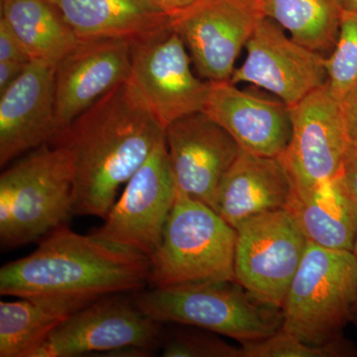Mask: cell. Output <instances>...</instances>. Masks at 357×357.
<instances>
[{
	"mask_svg": "<svg viewBox=\"0 0 357 357\" xmlns=\"http://www.w3.org/2000/svg\"><path fill=\"white\" fill-rule=\"evenodd\" d=\"M165 138V128L135 86L121 84L77 117L53 141L70 159L73 213L105 220L122 185Z\"/></svg>",
	"mask_w": 357,
	"mask_h": 357,
	"instance_id": "cell-1",
	"label": "cell"
},
{
	"mask_svg": "<svg viewBox=\"0 0 357 357\" xmlns=\"http://www.w3.org/2000/svg\"><path fill=\"white\" fill-rule=\"evenodd\" d=\"M150 258L128 248L62 225L44 237L31 255L0 269L6 297L47 298L89 303L143 290Z\"/></svg>",
	"mask_w": 357,
	"mask_h": 357,
	"instance_id": "cell-2",
	"label": "cell"
},
{
	"mask_svg": "<svg viewBox=\"0 0 357 357\" xmlns=\"http://www.w3.org/2000/svg\"><path fill=\"white\" fill-rule=\"evenodd\" d=\"M32 150L0 177V243L20 248L43 238L73 213L74 181L64 148Z\"/></svg>",
	"mask_w": 357,
	"mask_h": 357,
	"instance_id": "cell-3",
	"label": "cell"
},
{
	"mask_svg": "<svg viewBox=\"0 0 357 357\" xmlns=\"http://www.w3.org/2000/svg\"><path fill=\"white\" fill-rule=\"evenodd\" d=\"M236 230L208 204L178 191L158 248L150 256L148 284L175 287L236 281Z\"/></svg>",
	"mask_w": 357,
	"mask_h": 357,
	"instance_id": "cell-4",
	"label": "cell"
},
{
	"mask_svg": "<svg viewBox=\"0 0 357 357\" xmlns=\"http://www.w3.org/2000/svg\"><path fill=\"white\" fill-rule=\"evenodd\" d=\"M132 299L158 323L196 326L243 344L271 337L283 323L282 310L256 300L236 281L140 290Z\"/></svg>",
	"mask_w": 357,
	"mask_h": 357,
	"instance_id": "cell-5",
	"label": "cell"
},
{
	"mask_svg": "<svg viewBox=\"0 0 357 357\" xmlns=\"http://www.w3.org/2000/svg\"><path fill=\"white\" fill-rule=\"evenodd\" d=\"M356 298L354 252L309 243L282 307L281 328L307 344L342 340L344 326L354 321Z\"/></svg>",
	"mask_w": 357,
	"mask_h": 357,
	"instance_id": "cell-6",
	"label": "cell"
},
{
	"mask_svg": "<svg viewBox=\"0 0 357 357\" xmlns=\"http://www.w3.org/2000/svg\"><path fill=\"white\" fill-rule=\"evenodd\" d=\"M161 342L162 324L116 294L73 312L32 357L149 356Z\"/></svg>",
	"mask_w": 357,
	"mask_h": 357,
	"instance_id": "cell-7",
	"label": "cell"
},
{
	"mask_svg": "<svg viewBox=\"0 0 357 357\" xmlns=\"http://www.w3.org/2000/svg\"><path fill=\"white\" fill-rule=\"evenodd\" d=\"M236 230L234 279L256 300L282 310L309 241L290 208L267 211Z\"/></svg>",
	"mask_w": 357,
	"mask_h": 357,
	"instance_id": "cell-8",
	"label": "cell"
},
{
	"mask_svg": "<svg viewBox=\"0 0 357 357\" xmlns=\"http://www.w3.org/2000/svg\"><path fill=\"white\" fill-rule=\"evenodd\" d=\"M130 83L164 128L203 112L208 81L195 76L191 56L170 25L130 41Z\"/></svg>",
	"mask_w": 357,
	"mask_h": 357,
	"instance_id": "cell-9",
	"label": "cell"
},
{
	"mask_svg": "<svg viewBox=\"0 0 357 357\" xmlns=\"http://www.w3.org/2000/svg\"><path fill=\"white\" fill-rule=\"evenodd\" d=\"M292 135L279 156L295 187L304 196L342 175L351 146L340 100L328 84L290 107Z\"/></svg>",
	"mask_w": 357,
	"mask_h": 357,
	"instance_id": "cell-10",
	"label": "cell"
},
{
	"mask_svg": "<svg viewBox=\"0 0 357 357\" xmlns=\"http://www.w3.org/2000/svg\"><path fill=\"white\" fill-rule=\"evenodd\" d=\"M169 16L197 72L208 82L230 81L237 57L263 17L256 0H194Z\"/></svg>",
	"mask_w": 357,
	"mask_h": 357,
	"instance_id": "cell-11",
	"label": "cell"
},
{
	"mask_svg": "<svg viewBox=\"0 0 357 357\" xmlns=\"http://www.w3.org/2000/svg\"><path fill=\"white\" fill-rule=\"evenodd\" d=\"M177 195L164 138L129 178L102 227L91 234L150 258L161 241Z\"/></svg>",
	"mask_w": 357,
	"mask_h": 357,
	"instance_id": "cell-12",
	"label": "cell"
},
{
	"mask_svg": "<svg viewBox=\"0 0 357 357\" xmlns=\"http://www.w3.org/2000/svg\"><path fill=\"white\" fill-rule=\"evenodd\" d=\"M245 49V61L234 70L232 84L266 89L289 107L326 84V58L294 41L270 18L258 21Z\"/></svg>",
	"mask_w": 357,
	"mask_h": 357,
	"instance_id": "cell-13",
	"label": "cell"
},
{
	"mask_svg": "<svg viewBox=\"0 0 357 357\" xmlns=\"http://www.w3.org/2000/svg\"><path fill=\"white\" fill-rule=\"evenodd\" d=\"M130 77L129 40L79 42L56 67V138L100 98L130 81Z\"/></svg>",
	"mask_w": 357,
	"mask_h": 357,
	"instance_id": "cell-14",
	"label": "cell"
},
{
	"mask_svg": "<svg viewBox=\"0 0 357 357\" xmlns=\"http://www.w3.org/2000/svg\"><path fill=\"white\" fill-rule=\"evenodd\" d=\"M165 140L178 191L213 208L218 185L241 153L236 141L203 112L169 124Z\"/></svg>",
	"mask_w": 357,
	"mask_h": 357,
	"instance_id": "cell-15",
	"label": "cell"
},
{
	"mask_svg": "<svg viewBox=\"0 0 357 357\" xmlns=\"http://www.w3.org/2000/svg\"><path fill=\"white\" fill-rule=\"evenodd\" d=\"M56 67L31 61L20 77L0 93L1 167L55 140Z\"/></svg>",
	"mask_w": 357,
	"mask_h": 357,
	"instance_id": "cell-16",
	"label": "cell"
},
{
	"mask_svg": "<svg viewBox=\"0 0 357 357\" xmlns=\"http://www.w3.org/2000/svg\"><path fill=\"white\" fill-rule=\"evenodd\" d=\"M203 112L249 153L279 157L290 142V107L281 100L238 89L230 81L208 82Z\"/></svg>",
	"mask_w": 357,
	"mask_h": 357,
	"instance_id": "cell-17",
	"label": "cell"
},
{
	"mask_svg": "<svg viewBox=\"0 0 357 357\" xmlns=\"http://www.w3.org/2000/svg\"><path fill=\"white\" fill-rule=\"evenodd\" d=\"M295 187L279 157L241 149L218 185L213 208L234 229L267 211L290 208Z\"/></svg>",
	"mask_w": 357,
	"mask_h": 357,
	"instance_id": "cell-18",
	"label": "cell"
},
{
	"mask_svg": "<svg viewBox=\"0 0 357 357\" xmlns=\"http://www.w3.org/2000/svg\"><path fill=\"white\" fill-rule=\"evenodd\" d=\"M79 41H132L165 27L170 16L148 0H49Z\"/></svg>",
	"mask_w": 357,
	"mask_h": 357,
	"instance_id": "cell-19",
	"label": "cell"
},
{
	"mask_svg": "<svg viewBox=\"0 0 357 357\" xmlns=\"http://www.w3.org/2000/svg\"><path fill=\"white\" fill-rule=\"evenodd\" d=\"M290 210L309 243L321 248L354 251L357 232V203L342 175L294 198Z\"/></svg>",
	"mask_w": 357,
	"mask_h": 357,
	"instance_id": "cell-20",
	"label": "cell"
},
{
	"mask_svg": "<svg viewBox=\"0 0 357 357\" xmlns=\"http://www.w3.org/2000/svg\"><path fill=\"white\" fill-rule=\"evenodd\" d=\"M31 61L58 65L79 40L49 0H1V18Z\"/></svg>",
	"mask_w": 357,
	"mask_h": 357,
	"instance_id": "cell-21",
	"label": "cell"
},
{
	"mask_svg": "<svg viewBox=\"0 0 357 357\" xmlns=\"http://www.w3.org/2000/svg\"><path fill=\"white\" fill-rule=\"evenodd\" d=\"M86 305L47 298L1 301L0 357H32L66 319Z\"/></svg>",
	"mask_w": 357,
	"mask_h": 357,
	"instance_id": "cell-22",
	"label": "cell"
},
{
	"mask_svg": "<svg viewBox=\"0 0 357 357\" xmlns=\"http://www.w3.org/2000/svg\"><path fill=\"white\" fill-rule=\"evenodd\" d=\"M256 3L263 16L312 51H328L337 43L344 13L340 0H256Z\"/></svg>",
	"mask_w": 357,
	"mask_h": 357,
	"instance_id": "cell-23",
	"label": "cell"
},
{
	"mask_svg": "<svg viewBox=\"0 0 357 357\" xmlns=\"http://www.w3.org/2000/svg\"><path fill=\"white\" fill-rule=\"evenodd\" d=\"M326 84L340 100L357 84V13H342L337 43L330 57L326 58Z\"/></svg>",
	"mask_w": 357,
	"mask_h": 357,
	"instance_id": "cell-24",
	"label": "cell"
},
{
	"mask_svg": "<svg viewBox=\"0 0 357 357\" xmlns=\"http://www.w3.org/2000/svg\"><path fill=\"white\" fill-rule=\"evenodd\" d=\"M243 357H335L356 356L347 340L328 344H312L280 330L259 342L243 344Z\"/></svg>",
	"mask_w": 357,
	"mask_h": 357,
	"instance_id": "cell-25",
	"label": "cell"
},
{
	"mask_svg": "<svg viewBox=\"0 0 357 357\" xmlns=\"http://www.w3.org/2000/svg\"><path fill=\"white\" fill-rule=\"evenodd\" d=\"M178 331L162 344L164 357H243V349L232 347L213 333Z\"/></svg>",
	"mask_w": 357,
	"mask_h": 357,
	"instance_id": "cell-26",
	"label": "cell"
},
{
	"mask_svg": "<svg viewBox=\"0 0 357 357\" xmlns=\"http://www.w3.org/2000/svg\"><path fill=\"white\" fill-rule=\"evenodd\" d=\"M345 128L349 136L351 153H357V84L340 100Z\"/></svg>",
	"mask_w": 357,
	"mask_h": 357,
	"instance_id": "cell-27",
	"label": "cell"
},
{
	"mask_svg": "<svg viewBox=\"0 0 357 357\" xmlns=\"http://www.w3.org/2000/svg\"><path fill=\"white\" fill-rule=\"evenodd\" d=\"M13 61V62H31L22 48L20 41L14 36L13 31L3 20H0V62Z\"/></svg>",
	"mask_w": 357,
	"mask_h": 357,
	"instance_id": "cell-28",
	"label": "cell"
},
{
	"mask_svg": "<svg viewBox=\"0 0 357 357\" xmlns=\"http://www.w3.org/2000/svg\"><path fill=\"white\" fill-rule=\"evenodd\" d=\"M28 64L29 63L25 64L13 61L0 62V93L6 91L20 77Z\"/></svg>",
	"mask_w": 357,
	"mask_h": 357,
	"instance_id": "cell-29",
	"label": "cell"
},
{
	"mask_svg": "<svg viewBox=\"0 0 357 357\" xmlns=\"http://www.w3.org/2000/svg\"><path fill=\"white\" fill-rule=\"evenodd\" d=\"M342 178L347 191L357 203V153L349 155L342 171Z\"/></svg>",
	"mask_w": 357,
	"mask_h": 357,
	"instance_id": "cell-30",
	"label": "cell"
},
{
	"mask_svg": "<svg viewBox=\"0 0 357 357\" xmlns=\"http://www.w3.org/2000/svg\"><path fill=\"white\" fill-rule=\"evenodd\" d=\"M163 13L171 15L185 6H190L194 0H148Z\"/></svg>",
	"mask_w": 357,
	"mask_h": 357,
	"instance_id": "cell-31",
	"label": "cell"
},
{
	"mask_svg": "<svg viewBox=\"0 0 357 357\" xmlns=\"http://www.w3.org/2000/svg\"><path fill=\"white\" fill-rule=\"evenodd\" d=\"M344 11L357 13V0H340Z\"/></svg>",
	"mask_w": 357,
	"mask_h": 357,
	"instance_id": "cell-32",
	"label": "cell"
},
{
	"mask_svg": "<svg viewBox=\"0 0 357 357\" xmlns=\"http://www.w3.org/2000/svg\"><path fill=\"white\" fill-rule=\"evenodd\" d=\"M354 321H356V324L357 325V298H356V305H354Z\"/></svg>",
	"mask_w": 357,
	"mask_h": 357,
	"instance_id": "cell-33",
	"label": "cell"
},
{
	"mask_svg": "<svg viewBox=\"0 0 357 357\" xmlns=\"http://www.w3.org/2000/svg\"><path fill=\"white\" fill-rule=\"evenodd\" d=\"M354 255H356V259H357V232H356V241H354Z\"/></svg>",
	"mask_w": 357,
	"mask_h": 357,
	"instance_id": "cell-34",
	"label": "cell"
}]
</instances>
